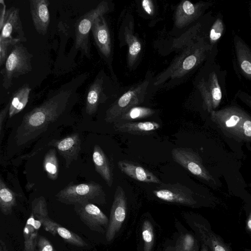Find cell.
<instances>
[{
	"instance_id": "1",
	"label": "cell",
	"mask_w": 251,
	"mask_h": 251,
	"mask_svg": "<svg viewBox=\"0 0 251 251\" xmlns=\"http://www.w3.org/2000/svg\"><path fill=\"white\" fill-rule=\"evenodd\" d=\"M77 78L62 87L39 106L26 113L18 127L15 141L19 146L28 143L45 132L66 111L76 89Z\"/></svg>"
},
{
	"instance_id": "2",
	"label": "cell",
	"mask_w": 251,
	"mask_h": 251,
	"mask_svg": "<svg viewBox=\"0 0 251 251\" xmlns=\"http://www.w3.org/2000/svg\"><path fill=\"white\" fill-rule=\"evenodd\" d=\"M207 49L201 40L197 42L193 40L186 45V47L171 66L156 78L154 85L157 86L169 77L176 78L183 76L203 60Z\"/></svg>"
},
{
	"instance_id": "3",
	"label": "cell",
	"mask_w": 251,
	"mask_h": 251,
	"mask_svg": "<svg viewBox=\"0 0 251 251\" xmlns=\"http://www.w3.org/2000/svg\"><path fill=\"white\" fill-rule=\"evenodd\" d=\"M55 197L61 203L69 205L105 203V195L102 186L93 181L76 184L70 183L58 192Z\"/></svg>"
},
{
	"instance_id": "4",
	"label": "cell",
	"mask_w": 251,
	"mask_h": 251,
	"mask_svg": "<svg viewBox=\"0 0 251 251\" xmlns=\"http://www.w3.org/2000/svg\"><path fill=\"white\" fill-rule=\"evenodd\" d=\"M33 55L21 44L12 49L0 73L3 76L2 86L9 88L13 79L25 75L32 70L31 60Z\"/></svg>"
},
{
	"instance_id": "5",
	"label": "cell",
	"mask_w": 251,
	"mask_h": 251,
	"mask_svg": "<svg viewBox=\"0 0 251 251\" xmlns=\"http://www.w3.org/2000/svg\"><path fill=\"white\" fill-rule=\"evenodd\" d=\"M108 10V2L102 1L96 7L83 15L77 24L75 47L81 50L87 56H90L89 35L91 28L96 19L103 16Z\"/></svg>"
},
{
	"instance_id": "6",
	"label": "cell",
	"mask_w": 251,
	"mask_h": 251,
	"mask_svg": "<svg viewBox=\"0 0 251 251\" xmlns=\"http://www.w3.org/2000/svg\"><path fill=\"white\" fill-rule=\"evenodd\" d=\"M148 84V81H145L124 93L107 109L105 121L107 123L116 122L130 109L141 103Z\"/></svg>"
},
{
	"instance_id": "7",
	"label": "cell",
	"mask_w": 251,
	"mask_h": 251,
	"mask_svg": "<svg viewBox=\"0 0 251 251\" xmlns=\"http://www.w3.org/2000/svg\"><path fill=\"white\" fill-rule=\"evenodd\" d=\"M246 113L242 109L234 106L210 113L211 120L225 134L235 139Z\"/></svg>"
},
{
	"instance_id": "8",
	"label": "cell",
	"mask_w": 251,
	"mask_h": 251,
	"mask_svg": "<svg viewBox=\"0 0 251 251\" xmlns=\"http://www.w3.org/2000/svg\"><path fill=\"white\" fill-rule=\"evenodd\" d=\"M174 160L193 175L207 181L214 179L202 164L199 154L187 148H176L172 151Z\"/></svg>"
},
{
	"instance_id": "9",
	"label": "cell",
	"mask_w": 251,
	"mask_h": 251,
	"mask_svg": "<svg viewBox=\"0 0 251 251\" xmlns=\"http://www.w3.org/2000/svg\"><path fill=\"white\" fill-rule=\"evenodd\" d=\"M74 210L81 221L92 231L103 233L108 228L109 220L96 205L91 203L76 204Z\"/></svg>"
},
{
	"instance_id": "10",
	"label": "cell",
	"mask_w": 251,
	"mask_h": 251,
	"mask_svg": "<svg viewBox=\"0 0 251 251\" xmlns=\"http://www.w3.org/2000/svg\"><path fill=\"white\" fill-rule=\"evenodd\" d=\"M154 195L163 201L192 205L196 203L193 193L187 186L179 183L162 184L153 191Z\"/></svg>"
},
{
	"instance_id": "11",
	"label": "cell",
	"mask_w": 251,
	"mask_h": 251,
	"mask_svg": "<svg viewBox=\"0 0 251 251\" xmlns=\"http://www.w3.org/2000/svg\"><path fill=\"white\" fill-rule=\"evenodd\" d=\"M126 211V201L125 193L121 186H118L114 194L111 207L108 228L106 231V238L111 241L119 231L124 221Z\"/></svg>"
},
{
	"instance_id": "12",
	"label": "cell",
	"mask_w": 251,
	"mask_h": 251,
	"mask_svg": "<svg viewBox=\"0 0 251 251\" xmlns=\"http://www.w3.org/2000/svg\"><path fill=\"white\" fill-rule=\"evenodd\" d=\"M203 100V108L209 113L214 111L220 104L222 93L216 74L211 73L207 80L202 79L198 85Z\"/></svg>"
},
{
	"instance_id": "13",
	"label": "cell",
	"mask_w": 251,
	"mask_h": 251,
	"mask_svg": "<svg viewBox=\"0 0 251 251\" xmlns=\"http://www.w3.org/2000/svg\"><path fill=\"white\" fill-rule=\"evenodd\" d=\"M0 40L17 39L14 36L16 34L17 38L20 39L22 42L26 41L19 8L11 7L6 10L4 18L0 24Z\"/></svg>"
},
{
	"instance_id": "14",
	"label": "cell",
	"mask_w": 251,
	"mask_h": 251,
	"mask_svg": "<svg viewBox=\"0 0 251 251\" xmlns=\"http://www.w3.org/2000/svg\"><path fill=\"white\" fill-rule=\"evenodd\" d=\"M81 140L78 133H74L65 138L52 140L49 145L53 147L64 158L66 167L69 168L74 160H76L81 150Z\"/></svg>"
},
{
	"instance_id": "15",
	"label": "cell",
	"mask_w": 251,
	"mask_h": 251,
	"mask_svg": "<svg viewBox=\"0 0 251 251\" xmlns=\"http://www.w3.org/2000/svg\"><path fill=\"white\" fill-rule=\"evenodd\" d=\"M48 0H29L30 13L34 26L37 32L45 35L50 22Z\"/></svg>"
},
{
	"instance_id": "16",
	"label": "cell",
	"mask_w": 251,
	"mask_h": 251,
	"mask_svg": "<svg viewBox=\"0 0 251 251\" xmlns=\"http://www.w3.org/2000/svg\"><path fill=\"white\" fill-rule=\"evenodd\" d=\"M91 31L99 50L105 57H109L111 52V38L107 24L103 16L96 19Z\"/></svg>"
},
{
	"instance_id": "17",
	"label": "cell",
	"mask_w": 251,
	"mask_h": 251,
	"mask_svg": "<svg viewBox=\"0 0 251 251\" xmlns=\"http://www.w3.org/2000/svg\"><path fill=\"white\" fill-rule=\"evenodd\" d=\"M204 5L203 3L193 4L188 0L182 1L175 12V25L178 28L188 25L200 16Z\"/></svg>"
},
{
	"instance_id": "18",
	"label": "cell",
	"mask_w": 251,
	"mask_h": 251,
	"mask_svg": "<svg viewBox=\"0 0 251 251\" xmlns=\"http://www.w3.org/2000/svg\"><path fill=\"white\" fill-rule=\"evenodd\" d=\"M118 166L122 173L134 179L147 183L161 184L155 175L135 163L122 160L118 162Z\"/></svg>"
},
{
	"instance_id": "19",
	"label": "cell",
	"mask_w": 251,
	"mask_h": 251,
	"mask_svg": "<svg viewBox=\"0 0 251 251\" xmlns=\"http://www.w3.org/2000/svg\"><path fill=\"white\" fill-rule=\"evenodd\" d=\"M39 221L45 229L52 235L58 234L66 242L77 247H82L86 246V243L79 236L61 226L49 217L41 219Z\"/></svg>"
},
{
	"instance_id": "20",
	"label": "cell",
	"mask_w": 251,
	"mask_h": 251,
	"mask_svg": "<svg viewBox=\"0 0 251 251\" xmlns=\"http://www.w3.org/2000/svg\"><path fill=\"white\" fill-rule=\"evenodd\" d=\"M92 159L96 172L111 187L113 181L112 170L107 156L98 145L94 147Z\"/></svg>"
},
{
	"instance_id": "21",
	"label": "cell",
	"mask_w": 251,
	"mask_h": 251,
	"mask_svg": "<svg viewBox=\"0 0 251 251\" xmlns=\"http://www.w3.org/2000/svg\"><path fill=\"white\" fill-rule=\"evenodd\" d=\"M41 225V222L31 213L24 229V251H35Z\"/></svg>"
},
{
	"instance_id": "22",
	"label": "cell",
	"mask_w": 251,
	"mask_h": 251,
	"mask_svg": "<svg viewBox=\"0 0 251 251\" xmlns=\"http://www.w3.org/2000/svg\"><path fill=\"white\" fill-rule=\"evenodd\" d=\"M103 79L97 78L88 89L86 97L85 111L87 114L95 113L103 101Z\"/></svg>"
},
{
	"instance_id": "23",
	"label": "cell",
	"mask_w": 251,
	"mask_h": 251,
	"mask_svg": "<svg viewBox=\"0 0 251 251\" xmlns=\"http://www.w3.org/2000/svg\"><path fill=\"white\" fill-rule=\"evenodd\" d=\"M201 238L210 251H232L230 246L219 235L203 225L198 226Z\"/></svg>"
},
{
	"instance_id": "24",
	"label": "cell",
	"mask_w": 251,
	"mask_h": 251,
	"mask_svg": "<svg viewBox=\"0 0 251 251\" xmlns=\"http://www.w3.org/2000/svg\"><path fill=\"white\" fill-rule=\"evenodd\" d=\"M234 41L240 68L244 75L251 79V50L240 38L236 37Z\"/></svg>"
},
{
	"instance_id": "25",
	"label": "cell",
	"mask_w": 251,
	"mask_h": 251,
	"mask_svg": "<svg viewBox=\"0 0 251 251\" xmlns=\"http://www.w3.org/2000/svg\"><path fill=\"white\" fill-rule=\"evenodd\" d=\"M31 88L28 84H25L15 91L10 100L9 117L11 118L21 112L26 105Z\"/></svg>"
},
{
	"instance_id": "26",
	"label": "cell",
	"mask_w": 251,
	"mask_h": 251,
	"mask_svg": "<svg viewBox=\"0 0 251 251\" xmlns=\"http://www.w3.org/2000/svg\"><path fill=\"white\" fill-rule=\"evenodd\" d=\"M159 127V124L154 122H128L117 126L116 130L130 134L143 135L154 131Z\"/></svg>"
},
{
	"instance_id": "27",
	"label": "cell",
	"mask_w": 251,
	"mask_h": 251,
	"mask_svg": "<svg viewBox=\"0 0 251 251\" xmlns=\"http://www.w3.org/2000/svg\"><path fill=\"white\" fill-rule=\"evenodd\" d=\"M125 40L128 46L127 63L132 67L141 50V44L139 39L133 34L132 26H126L124 30Z\"/></svg>"
},
{
	"instance_id": "28",
	"label": "cell",
	"mask_w": 251,
	"mask_h": 251,
	"mask_svg": "<svg viewBox=\"0 0 251 251\" xmlns=\"http://www.w3.org/2000/svg\"><path fill=\"white\" fill-rule=\"evenodd\" d=\"M16 204V195L0 179V208L2 213L8 215L11 213Z\"/></svg>"
},
{
	"instance_id": "29",
	"label": "cell",
	"mask_w": 251,
	"mask_h": 251,
	"mask_svg": "<svg viewBox=\"0 0 251 251\" xmlns=\"http://www.w3.org/2000/svg\"><path fill=\"white\" fill-rule=\"evenodd\" d=\"M43 169L50 179L55 180L58 176L59 164L55 149H50L43 160Z\"/></svg>"
},
{
	"instance_id": "30",
	"label": "cell",
	"mask_w": 251,
	"mask_h": 251,
	"mask_svg": "<svg viewBox=\"0 0 251 251\" xmlns=\"http://www.w3.org/2000/svg\"><path fill=\"white\" fill-rule=\"evenodd\" d=\"M154 113V111L150 108L135 106L124 114L117 121L137 120L151 116Z\"/></svg>"
},
{
	"instance_id": "31",
	"label": "cell",
	"mask_w": 251,
	"mask_h": 251,
	"mask_svg": "<svg viewBox=\"0 0 251 251\" xmlns=\"http://www.w3.org/2000/svg\"><path fill=\"white\" fill-rule=\"evenodd\" d=\"M236 139L251 142V117L247 113L238 130Z\"/></svg>"
},
{
	"instance_id": "32",
	"label": "cell",
	"mask_w": 251,
	"mask_h": 251,
	"mask_svg": "<svg viewBox=\"0 0 251 251\" xmlns=\"http://www.w3.org/2000/svg\"><path fill=\"white\" fill-rule=\"evenodd\" d=\"M21 40L18 39H7L0 40V65L5 64L8 57V52L10 47H13L15 45L21 42Z\"/></svg>"
},
{
	"instance_id": "33",
	"label": "cell",
	"mask_w": 251,
	"mask_h": 251,
	"mask_svg": "<svg viewBox=\"0 0 251 251\" xmlns=\"http://www.w3.org/2000/svg\"><path fill=\"white\" fill-rule=\"evenodd\" d=\"M224 29L222 21L220 19H217L210 31L209 38L211 44L215 43L221 37Z\"/></svg>"
},
{
	"instance_id": "34",
	"label": "cell",
	"mask_w": 251,
	"mask_h": 251,
	"mask_svg": "<svg viewBox=\"0 0 251 251\" xmlns=\"http://www.w3.org/2000/svg\"><path fill=\"white\" fill-rule=\"evenodd\" d=\"M37 247L38 251H56L49 240L45 237H38Z\"/></svg>"
},
{
	"instance_id": "35",
	"label": "cell",
	"mask_w": 251,
	"mask_h": 251,
	"mask_svg": "<svg viewBox=\"0 0 251 251\" xmlns=\"http://www.w3.org/2000/svg\"><path fill=\"white\" fill-rule=\"evenodd\" d=\"M142 237L146 244H150L152 242L153 235L151 226L148 222L144 224L142 231Z\"/></svg>"
},
{
	"instance_id": "36",
	"label": "cell",
	"mask_w": 251,
	"mask_h": 251,
	"mask_svg": "<svg viewBox=\"0 0 251 251\" xmlns=\"http://www.w3.org/2000/svg\"><path fill=\"white\" fill-rule=\"evenodd\" d=\"M10 107V101L6 104L4 108H3L0 112V141L2 140V124L4 120L9 112Z\"/></svg>"
},
{
	"instance_id": "37",
	"label": "cell",
	"mask_w": 251,
	"mask_h": 251,
	"mask_svg": "<svg viewBox=\"0 0 251 251\" xmlns=\"http://www.w3.org/2000/svg\"><path fill=\"white\" fill-rule=\"evenodd\" d=\"M142 6L144 11L149 15H152L154 12V7L152 1L150 0L142 1Z\"/></svg>"
},
{
	"instance_id": "38",
	"label": "cell",
	"mask_w": 251,
	"mask_h": 251,
	"mask_svg": "<svg viewBox=\"0 0 251 251\" xmlns=\"http://www.w3.org/2000/svg\"><path fill=\"white\" fill-rule=\"evenodd\" d=\"M193 243L194 240L191 236L188 235L185 237L184 241V244L186 248H190V247H191L193 245Z\"/></svg>"
},
{
	"instance_id": "39",
	"label": "cell",
	"mask_w": 251,
	"mask_h": 251,
	"mask_svg": "<svg viewBox=\"0 0 251 251\" xmlns=\"http://www.w3.org/2000/svg\"><path fill=\"white\" fill-rule=\"evenodd\" d=\"M243 98H242L243 99V100H244V101L247 103V104H248L250 107H251V98L249 96H248V95H245Z\"/></svg>"
},
{
	"instance_id": "40",
	"label": "cell",
	"mask_w": 251,
	"mask_h": 251,
	"mask_svg": "<svg viewBox=\"0 0 251 251\" xmlns=\"http://www.w3.org/2000/svg\"><path fill=\"white\" fill-rule=\"evenodd\" d=\"M0 251H7L6 245L2 240L0 241Z\"/></svg>"
},
{
	"instance_id": "41",
	"label": "cell",
	"mask_w": 251,
	"mask_h": 251,
	"mask_svg": "<svg viewBox=\"0 0 251 251\" xmlns=\"http://www.w3.org/2000/svg\"><path fill=\"white\" fill-rule=\"evenodd\" d=\"M247 226L248 228L251 230V213H250L247 221Z\"/></svg>"
},
{
	"instance_id": "42",
	"label": "cell",
	"mask_w": 251,
	"mask_h": 251,
	"mask_svg": "<svg viewBox=\"0 0 251 251\" xmlns=\"http://www.w3.org/2000/svg\"><path fill=\"white\" fill-rule=\"evenodd\" d=\"M201 251H209V249L208 248V247L205 244H204L202 245V249H201Z\"/></svg>"
},
{
	"instance_id": "43",
	"label": "cell",
	"mask_w": 251,
	"mask_h": 251,
	"mask_svg": "<svg viewBox=\"0 0 251 251\" xmlns=\"http://www.w3.org/2000/svg\"><path fill=\"white\" fill-rule=\"evenodd\" d=\"M244 251H251V249L246 248L244 249Z\"/></svg>"
},
{
	"instance_id": "44",
	"label": "cell",
	"mask_w": 251,
	"mask_h": 251,
	"mask_svg": "<svg viewBox=\"0 0 251 251\" xmlns=\"http://www.w3.org/2000/svg\"></svg>"
}]
</instances>
